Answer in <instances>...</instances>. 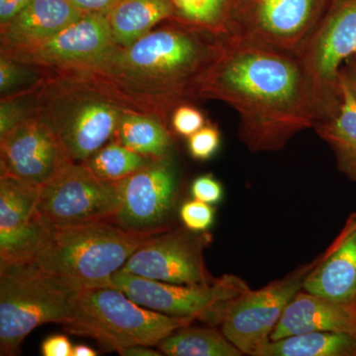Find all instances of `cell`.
Here are the masks:
<instances>
[{
  "mask_svg": "<svg viewBox=\"0 0 356 356\" xmlns=\"http://www.w3.org/2000/svg\"><path fill=\"white\" fill-rule=\"evenodd\" d=\"M201 98L236 110L238 136L252 153L280 151L317 121L313 90L298 53L266 44L227 38Z\"/></svg>",
  "mask_w": 356,
  "mask_h": 356,
  "instance_id": "1",
  "label": "cell"
},
{
  "mask_svg": "<svg viewBox=\"0 0 356 356\" xmlns=\"http://www.w3.org/2000/svg\"><path fill=\"white\" fill-rule=\"evenodd\" d=\"M226 38L168 19L128 47L116 46L84 67L134 110L170 126L177 107L202 99L204 86Z\"/></svg>",
  "mask_w": 356,
  "mask_h": 356,
  "instance_id": "2",
  "label": "cell"
},
{
  "mask_svg": "<svg viewBox=\"0 0 356 356\" xmlns=\"http://www.w3.org/2000/svg\"><path fill=\"white\" fill-rule=\"evenodd\" d=\"M36 103V113L76 163L111 142L122 114L134 110L83 70L49 72L37 89Z\"/></svg>",
  "mask_w": 356,
  "mask_h": 356,
  "instance_id": "3",
  "label": "cell"
},
{
  "mask_svg": "<svg viewBox=\"0 0 356 356\" xmlns=\"http://www.w3.org/2000/svg\"><path fill=\"white\" fill-rule=\"evenodd\" d=\"M86 288L33 262L0 266V355H19L26 337L40 325L67 324Z\"/></svg>",
  "mask_w": 356,
  "mask_h": 356,
  "instance_id": "4",
  "label": "cell"
},
{
  "mask_svg": "<svg viewBox=\"0 0 356 356\" xmlns=\"http://www.w3.org/2000/svg\"><path fill=\"white\" fill-rule=\"evenodd\" d=\"M158 235L128 231L110 221L56 227L33 264L88 288L112 287L114 274Z\"/></svg>",
  "mask_w": 356,
  "mask_h": 356,
  "instance_id": "5",
  "label": "cell"
},
{
  "mask_svg": "<svg viewBox=\"0 0 356 356\" xmlns=\"http://www.w3.org/2000/svg\"><path fill=\"white\" fill-rule=\"evenodd\" d=\"M194 318L172 317L149 310L115 287L86 288L65 331L90 337L116 353L133 346H158L165 337L191 325Z\"/></svg>",
  "mask_w": 356,
  "mask_h": 356,
  "instance_id": "6",
  "label": "cell"
},
{
  "mask_svg": "<svg viewBox=\"0 0 356 356\" xmlns=\"http://www.w3.org/2000/svg\"><path fill=\"white\" fill-rule=\"evenodd\" d=\"M315 98L317 123L337 111L339 72L356 55V0H334L298 51Z\"/></svg>",
  "mask_w": 356,
  "mask_h": 356,
  "instance_id": "7",
  "label": "cell"
},
{
  "mask_svg": "<svg viewBox=\"0 0 356 356\" xmlns=\"http://www.w3.org/2000/svg\"><path fill=\"white\" fill-rule=\"evenodd\" d=\"M334 0H231L227 38L298 53Z\"/></svg>",
  "mask_w": 356,
  "mask_h": 356,
  "instance_id": "8",
  "label": "cell"
},
{
  "mask_svg": "<svg viewBox=\"0 0 356 356\" xmlns=\"http://www.w3.org/2000/svg\"><path fill=\"white\" fill-rule=\"evenodd\" d=\"M316 259L295 268L281 280L259 290L248 289L222 309L220 322L224 336L243 355L257 356L270 341L276 325L304 283Z\"/></svg>",
  "mask_w": 356,
  "mask_h": 356,
  "instance_id": "9",
  "label": "cell"
},
{
  "mask_svg": "<svg viewBox=\"0 0 356 356\" xmlns=\"http://www.w3.org/2000/svg\"><path fill=\"white\" fill-rule=\"evenodd\" d=\"M121 197L120 181L100 179L83 163H70L40 187L38 209L55 227L112 222Z\"/></svg>",
  "mask_w": 356,
  "mask_h": 356,
  "instance_id": "10",
  "label": "cell"
},
{
  "mask_svg": "<svg viewBox=\"0 0 356 356\" xmlns=\"http://www.w3.org/2000/svg\"><path fill=\"white\" fill-rule=\"evenodd\" d=\"M111 286L139 305L163 315L194 318L214 316L218 320L227 303L250 289L242 278L233 274L222 275L209 284L182 285L122 271L114 274Z\"/></svg>",
  "mask_w": 356,
  "mask_h": 356,
  "instance_id": "11",
  "label": "cell"
},
{
  "mask_svg": "<svg viewBox=\"0 0 356 356\" xmlns=\"http://www.w3.org/2000/svg\"><path fill=\"white\" fill-rule=\"evenodd\" d=\"M120 184L121 205L112 222L128 231L147 235L170 229L178 187L172 154L153 159L120 180Z\"/></svg>",
  "mask_w": 356,
  "mask_h": 356,
  "instance_id": "12",
  "label": "cell"
},
{
  "mask_svg": "<svg viewBox=\"0 0 356 356\" xmlns=\"http://www.w3.org/2000/svg\"><path fill=\"white\" fill-rule=\"evenodd\" d=\"M210 242L205 232L170 229L136 250L119 271L172 284H209L216 280L204 261Z\"/></svg>",
  "mask_w": 356,
  "mask_h": 356,
  "instance_id": "13",
  "label": "cell"
},
{
  "mask_svg": "<svg viewBox=\"0 0 356 356\" xmlns=\"http://www.w3.org/2000/svg\"><path fill=\"white\" fill-rule=\"evenodd\" d=\"M116 46L106 14L86 13L46 41L0 51L18 62L57 72L90 67Z\"/></svg>",
  "mask_w": 356,
  "mask_h": 356,
  "instance_id": "14",
  "label": "cell"
},
{
  "mask_svg": "<svg viewBox=\"0 0 356 356\" xmlns=\"http://www.w3.org/2000/svg\"><path fill=\"white\" fill-rule=\"evenodd\" d=\"M40 188L0 175V266L33 262L56 227L38 209Z\"/></svg>",
  "mask_w": 356,
  "mask_h": 356,
  "instance_id": "15",
  "label": "cell"
},
{
  "mask_svg": "<svg viewBox=\"0 0 356 356\" xmlns=\"http://www.w3.org/2000/svg\"><path fill=\"white\" fill-rule=\"evenodd\" d=\"M70 163L57 136L37 113L0 136V175L40 188Z\"/></svg>",
  "mask_w": 356,
  "mask_h": 356,
  "instance_id": "16",
  "label": "cell"
},
{
  "mask_svg": "<svg viewBox=\"0 0 356 356\" xmlns=\"http://www.w3.org/2000/svg\"><path fill=\"white\" fill-rule=\"evenodd\" d=\"M303 290L337 301H356V212L351 213L332 245L316 259Z\"/></svg>",
  "mask_w": 356,
  "mask_h": 356,
  "instance_id": "17",
  "label": "cell"
},
{
  "mask_svg": "<svg viewBox=\"0 0 356 356\" xmlns=\"http://www.w3.org/2000/svg\"><path fill=\"white\" fill-rule=\"evenodd\" d=\"M311 332L356 336V301H337L302 289L283 312L270 341Z\"/></svg>",
  "mask_w": 356,
  "mask_h": 356,
  "instance_id": "18",
  "label": "cell"
},
{
  "mask_svg": "<svg viewBox=\"0 0 356 356\" xmlns=\"http://www.w3.org/2000/svg\"><path fill=\"white\" fill-rule=\"evenodd\" d=\"M83 14L70 0H32L8 24L0 26L1 51L26 48L46 41Z\"/></svg>",
  "mask_w": 356,
  "mask_h": 356,
  "instance_id": "19",
  "label": "cell"
},
{
  "mask_svg": "<svg viewBox=\"0 0 356 356\" xmlns=\"http://www.w3.org/2000/svg\"><path fill=\"white\" fill-rule=\"evenodd\" d=\"M339 81L341 99L337 111L313 129L331 147L337 170L356 184V99L341 76Z\"/></svg>",
  "mask_w": 356,
  "mask_h": 356,
  "instance_id": "20",
  "label": "cell"
},
{
  "mask_svg": "<svg viewBox=\"0 0 356 356\" xmlns=\"http://www.w3.org/2000/svg\"><path fill=\"white\" fill-rule=\"evenodd\" d=\"M172 0H121L106 13L117 46L128 47L163 21L177 19Z\"/></svg>",
  "mask_w": 356,
  "mask_h": 356,
  "instance_id": "21",
  "label": "cell"
},
{
  "mask_svg": "<svg viewBox=\"0 0 356 356\" xmlns=\"http://www.w3.org/2000/svg\"><path fill=\"white\" fill-rule=\"evenodd\" d=\"M173 136L170 126L159 117L127 110L122 114L113 140L147 158L161 159L172 154Z\"/></svg>",
  "mask_w": 356,
  "mask_h": 356,
  "instance_id": "22",
  "label": "cell"
},
{
  "mask_svg": "<svg viewBox=\"0 0 356 356\" xmlns=\"http://www.w3.org/2000/svg\"><path fill=\"white\" fill-rule=\"evenodd\" d=\"M257 356H356V336L311 332L270 341Z\"/></svg>",
  "mask_w": 356,
  "mask_h": 356,
  "instance_id": "23",
  "label": "cell"
},
{
  "mask_svg": "<svg viewBox=\"0 0 356 356\" xmlns=\"http://www.w3.org/2000/svg\"><path fill=\"white\" fill-rule=\"evenodd\" d=\"M168 356H242L243 353L217 330L184 327L158 344Z\"/></svg>",
  "mask_w": 356,
  "mask_h": 356,
  "instance_id": "24",
  "label": "cell"
},
{
  "mask_svg": "<svg viewBox=\"0 0 356 356\" xmlns=\"http://www.w3.org/2000/svg\"><path fill=\"white\" fill-rule=\"evenodd\" d=\"M153 159H156L136 153L116 140H112L84 161L83 165L100 179L116 182L130 177Z\"/></svg>",
  "mask_w": 356,
  "mask_h": 356,
  "instance_id": "25",
  "label": "cell"
},
{
  "mask_svg": "<svg viewBox=\"0 0 356 356\" xmlns=\"http://www.w3.org/2000/svg\"><path fill=\"white\" fill-rule=\"evenodd\" d=\"M177 19L227 38L231 0H172Z\"/></svg>",
  "mask_w": 356,
  "mask_h": 356,
  "instance_id": "26",
  "label": "cell"
},
{
  "mask_svg": "<svg viewBox=\"0 0 356 356\" xmlns=\"http://www.w3.org/2000/svg\"><path fill=\"white\" fill-rule=\"evenodd\" d=\"M46 70L18 62L0 51V93L8 97L38 88L48 76Z\"/></svg>",
  "mask_w": 356,
  "mask_h": 356,
  "instance_id": "27",
  "label": "cell"
},
{
  "mask_svg": "<svg viewBox=\"0 0 356 356\" xmlns=\"http://www.w3.org/2000/svg\"><path fill=\"white\" fill-rule=\"evenodd\" d=\"M38 88L20 95L1 98L0 100V136L10 131L21 122L36 115V95Z\"/></svg>",
  "mask_w": 356,
  "mask_h": 356,
  "instance_id": "28",
  "label": "cell"
},
{
  "mask_svg": "<svg viewBox=\"0 0 356 356\" xmlns=\"http://www.w3.org/2000/svg\"><path fill=\"white\" fill-rule=\"evenodd\" d=\"M221 144V133L216 126L205 124L188 138V151L196 161H208L217 153Z\"/></svg>",
  "mask_w": 356,
  "mask_h": 356,
  "instance_id": "29",
  "label": "cell"
},
{
  "mask_svg": "<svg viewBox=\"0 0 356 356\" xmlns=\"http://www.w3.org/2000/svg\"><path fill=\"white\" fill-rule=\"evenodd\" d=\"M179 216L187 229L204 233L208 231L214 222L215 209L210 204L193 199L181 206Z\"/></svg>",
  "mask_w": 356,
  "mask_h": 356,
  "instance_id": "30",
  "label": "cell"
},
{
  "mask_svg": "<svg viewBox=\"0 0 356 356\" xmlns=\"http://www.w3.org/2000/svg\"><path fill=\"white\" fill-rule=\"evenodd\" d=\"M205 118L200 110L193 104H182L177 107L170 117L172 132L181 137L189 138L205 126Z\"/></svg>",
  "mask_w": 356,
  "mask_h": 356,
  "instance_id": "31",
  "label": "cell"
},
{
  "mask_svg": "<svg viewBox=\"0 0 356 356\" xmlns=\"http://www.w3.org/2000/svg\"><path fill=\"white\" fill-rule=\"evenodd\" d=\"M192 197L210 205L220 203L224 196V189L219 180L212 175H201L191 185Z\"/></svg>",
  "mask_w": 356,
  "mask_h": 356,
  "instance_id": "32",
  "label": "cell"
},
{
  "mask_svg": "<svg viewBox=\"0 0 356 356\" xmlns=\"http://www.w3.org/2000/svg\"><path fill=\"white\" fill-rule=\"evenodd\" d=\"M72 350L74 346L63 334L48 337L42 344V355L44 356H72Z\"/></svg>",
  "mask_w": 356,
  "mask_h": 356,
  "instance_id": "33",
  "label": "cell"
},
{
  "mask_svg": "<svg viewBox=\"0 0 356 356\" xmlns=\"http://www.w3.org/2000/svg\"><path fill=\"white\" fill-rule=\"evenodd\" d=\"M81 13L106 14L121 0H70Z\"/></svg>",
  "mask_w": 356,
  "mask_h": 356,
  "instance_id": "34",
  "label": "cell"
},
{
  "mask_svg": "<svg viewBox=\"0 0 356 356\" xmlns=\"http://www.w3.org/2000/svg\"><path fill=\"white\" fill-rule=\"evenodd\" d=\"M32 0H0V26L8 24Z\"/></svg>",
  "mask_w": 356,
  "mask_h": 356,
  "instance_id": "35",
  "label": "cell"
},
{
  "mask_svg": "<svg viewBox=\"0 0 356 356\" xmlns=\"http://www.w3.org/2000/svg\"><path fill=\"white\" fill-rule=\"evenodd\" d=\"M339 76L343 79L356 99V55L351 56L346 60L339 72Z\"/></svg>",
  "mask_w": 356,
  "mask_h": 356,
  "instance_id": "36",
  "label": "cell"
},
{
  "mask_svg": "<svg viewBox=\"0 0 356 356\" xmlns=\"http://www.w3.org/2000/svg\"><path fill=\"white\" fill-rule=\"evenodd\" d=\"M119 355L123 356H161L163 353L159 351L151 350L146 346H133L123 348L119 351Z\"/></svg>",
  "mask_w": 356,
  "mask_h": 356,
  "instance_id": "37",
  "label": "cell"
},
{
  "mask_svg": "<svg viewBox=\"0 0 356 356\" xmlns=\"http://www.w3.org/2000/svg\"><path fill=\"white\" fill-rule=\"evenodd\" d=\"M97 355V351L88 348V346H83V344L74 346V350H72V356H96Z\"/></svg>",
  "mask_w": 356,
  "mask_h": 356,
  "instance_id": "38",
  "label": "cell"
}]
</instances>
